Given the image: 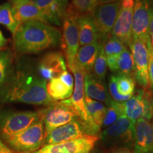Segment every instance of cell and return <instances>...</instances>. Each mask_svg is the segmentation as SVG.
Instances as JSON below:
<instances>
[{"mask_svg": "<svg viewBox=\"0 0 153 153\" xmlns=\"http://www.w3.org/2000/svg\"><path fill=\"white\" fill-rule=\"evenodd\" d=\"M47 82L31 72H13L1 92L4 101L49 106L55 102L47 91Z\"/></svg>", "mask_w": 153, "mask_h": 153, "instance_id": "obj_1", "label": "cell"}, {"mask_svg": "<svg viewBox=\"0 0 153 153\" xmlns=\"http://www.w3.org/2000/svg\"><path fill=\"white\" fill-rule=\"evenodd\" d=\"M14 47L19 54H33L61 45L62 34L56 27L40 22L21 24L14 35Z\"/></svg>", "mask_w": 153, "mask_h": 153, "instance_id": "obj_2", "label": "cell"}, {"mask_svg": "<svg viewBox=\"0 0 153 153\" xmlns=\"http://www.w3.org/2000/svg\"><path fill=\"white\" fill-rule=\"evenodd\" d=\"M45 137V127L43 121L38 118L26 129L4 140L15 152L33 153L43 146Z\"/></svg>", "mask_w": 153, "mask_h": 153, "instance_id": "obj_3", "label": "cell"}, {"mask_svg": "<svg viewBox=\"0 0 153 153\" xmlns=\"http://www.w3.org/2000/svg\"><path fill=\"white\" fill-rule=\"evenodd\" d=\"M125 114L135 128L140 118L151 121L153 116V95L146 89H138L131 98L124 102Z\"/></svg>", "mask_w": 153, "mask_h": 153, "instance_id": "obj_4", "label": "cell"}, {"mask_svg": "<svg viewBox=\"0 0 153 153\" xmlns=\"http://www.w3.org/2000/svg\"><path fill=\"white\" fill-rule=\"evenodd\" d=\"M38 117L34 111H0V135L6 139L29 127Z\"/></svg>", "mask_w": 153, "mask_h": 153, "instance_id": "obj_5", "label": "cell"}, {"mask_svg": "<svg viewBox=\"0 0 153 153\" xmlns=\"http://www.w3.org/2000/svg\"><path fill=\"white\" fill-rule=\"evenodd\" d=\"M38 117L43 121L45 135L56 128L70 123L77 118L75 113L70 106L62 101L53 104L38 112Z\"/></svg>", "mask_w": 153, "mask_h": 153, "instance_id": "obj_6", "label": "cell"}, {"mask_svg": "<svg viewBox=\"0 0 153 153\" xmlns=\"http://www.w3.org/2000/svg\"><path fill=\"white\" fill-rule=\"evenodd\" d=\"M62 35L61 45L63 55L65 57L66 65L70 71L73 68L75 57L79 48V33L76 24V19L66 12L62 20Z\"/></svg>", "mask_w": 153, "mask_h": 153, "instance_id": "obj_7", "label": "cell"}, {"mask_svg": "<svg viewBox=\"0 0 153 153\" xmlns=\"http://www.w3.org/2000/svg\"><path fill=\"white\" fill-rule=\"evenodd\" d=\"M135 128L126 114L122 115L115 123L106 128L101 138L107 145H131L134 142Z\"/></svg>", "mask_w": 153, "mask_h": 153, "instance_id": "obj_8", "label": "cell"}, {"mask_svg": "<svg viewBox=\"0 0 153 153\" xmlns=\"http://www.w3.org/2000/svg\"><path fill=\"white\" fill-rule=\"evenodd\" d=\"M135 0H120L118 14L111 36L118 38L126 47L131 48L132 44V23Z\"/></svg>", "mask_w": 153, "mask_h": 153, "instance_id": "obj_9", "label": "cell"}, {"mask_svg": "<svg viewBox=\"0 0 153 153\" xmlns=\"http://www.w3.org/2000/svg\"><path fill=\"white\" fill-rule=\"evenodd\" d=\"M134 62L133 77L142 89L149 87V55L147 41L133 40L131 46Z\"/></svg>", "mask_w": 153, "mask_h": 153, "instance_id": "obj_10", "label": "cell"}, {"mask_svg": "<svg viewBox=\"0 0 153 153\" xmlns=\"http://www.w3.org/2000/svg\"><path fill=\"white\" fill-rule=\"evenodd\" d=\"M120 1L97 6L91 16L93 22L101 36V43L114 28L119 11Z\"/></svg>", "mask_w": 153, "mask_h": 153, "instance_id": "obj_11", "label": "cell"}, {"mask_svg": "<svg viewBox=\"0 0 153 153\" xmlns=\"http://www.w3.org/2000/svg\"><path fill=\"white\" fill-rule=\"evenodd\" d=\"M97 140V135L86 134L72 140L43 145L33 153H90Z\"/></svg>", "mask_w": 153, "mask_h": 153, "instance_id": "obj_12", "label": "cell"}, {"mask_svg": "<svg viewBox=\"0 0 153 153\" xmlns=\"http://www.w3.org/2000/svg\"><path fill=\"white\" fill-rule=\"evenodd\" d=\"M153 0H135L133 23H132V41L143 40L147 41L150 38V9Z\"/></svg>", "mask_w": 153, "mask_h": 153, "instance_id": "obj_13", "label": "cell"}, {"mask_svg": "<svg viewBox=\"0 0 153 153\" xmlns=\"http://www.w3.org/2000/svg\"><path fill=\"white\" fill-rule=\"evenodd\" d=\"M85 127L78 118L53 129L45 135L43 145L57 144L79 138L86 135Z\"/></svg>", "mask_w": 153, "mask_h": 153, "instance_id": "obj_14", "label": "cell"}, {"mask_svg": "<svg viewBox=\"0 0 153 153\" xmlns=\"http://www.w3.org/2000/svg\"><path fill=\"white\" fill-rule=\"evenodd\" d=\"M65 70L67 65L64 55L57 51L45 54L41 59L38 65L39 76L46 82L58 77Z\"/></svg>", "mask_w": 153, "mask_h": 153, "instance_id": "obj_15", "label": "cell"}, {"mask_svg": "<svg viewBox=\"0 0 153 153\" xmlns=\"http://www.w3.org/2000/svg\"><path fill=\"white\" fill-rule=\"evenodd\" d=\"M134 153H153V123L140 118L135 126Z\"/></svg>", "mask_w": 153, "mask_h": 153, "instance_id": "obj_16", "label": "cell"}, {"mask_svg": "<svg viewBox=\"0 0 153 153\" xmlns=\"http://www.w3.org/2000/svg\"><path fill=\"white\" fill-rule=\"evenodd\" d=\"M13 16L19 26L28 22H40L49 24L33 0H26L11 4Z\"/></svg>", "mask_w": 153, "mask_h": 153, "instance_id": "obj_17", "label": "cell"}, {"mask_svg": "<svg viewBox=\"0 0 153 153\" xmlns=\"http://www.w3.org/2000/svg\"><path fill=\"white\" fill-rule=\"evenodd\" d=\"M48 24L61 26L66 14L69 0H33Z\"/></svg>", "mask_w": 153, "mask_h": 153, "instance_id": "obj_18", "label": "cell"}, {"mask_svg": "<svg viewBox=\"0 0 153 153\" xmlns=\"http://www.w3.org/2000/svg\"><path fill=\"white\" fill-rule=\"evenodd\" d=\"M84 85L86 96L95 101L104 103L106 106L110 104L112 99L103 81L97 79L91 73L85 72Z\"/></svg>", "mask_w": 153, "mask_h": 153, "instance_id": "obj_19", "label": "cell"}, {"mask_svg": "<svg viewBox=\"0 0 153 153\" xmlns=\"http://www.w3.org/2000/svg\"><path fill=\"white\" fill-rule=\"evenodd\" d=\"M79 33V45L82 46L101 42V36L96 28L91 16H81L76 19Z\"/></svg>", "mask_w": 153, "mask_h": 153, "instance_id": "obj_20", "label": "cell"}, {"mask_svg": "<svg viewBox=\"0 0 153 153\" xmlns=\"http://www.w3.org/2000/svg\"><path fill=\"white\" fill-rule=\"evenodd\" d=\"M101 43L100 42L85 45L79 48L75 57V63L87 73H91L98 55Z\"/></svg>", "mask_w": 153, "mask_h": 153, "instance_id": "obj_21", "label": "cell"}, {"mask_svg": "<svg viewBox=\"0 0 153 153\" xmlns=\"http://www.w3.org/2000/svg\"><path fill=\"white\" fill-rule=\"evenodd\" d=\"M46 88L50 97L55 101H61L70 98L74 90V88L67 85L59 76L49 80L47 82Z\"/></svg>", "mask_w": 153, "mask_h": 153, "instance_id": "obj_22", "label": "cell"}, {"mask_svg": "<svg viewBox=\"0 0 153 153\" xmlns=\"http://www.w3.org/2000/svg\"><path fill=\"white\" fill-rule=\"evenodd\" d=\"M98 0H71L66 12L76 19L81 16H91Z\"/></svg>", "mask_w": 153, "mask_h": 153, "instance_id": "obj_23", "label": "cell"}, {"mask_svg": "<svg viewBox=\"0 0 153 153\" xmlns=\"http://www.w3.org/2000/svg\"><path fill=\"white\" fill-rule=\"evenodd\" d=\"M14 55L10 51L2 50L0 51V92L4 89L11 74Z\"/></svg>", "mask_w": 153, "mask_h": 153, "instance_id": "obj_24", "label": "cell"}, {"mask_svg": "<svg viewBox=\"0 0 153 153\" xmlns=\"http://www.w3.org/2000/svg\"><path fill=\"white\" fill-rule=\"evenodd\" d=\"M85 101L86 109L88 114L94 120V122L97 124V126H98L101 128L105 115H106L107 107L102 103L94 100L86 95Z\"/></svg>", "mask_w": 153, "mask_h": 153, "instance_id": "obj_25", "label": "cell"}, {"mask_svg": "<svg viewBox=\"0 0 153 153\" xmlns=\"http://www.w3.org/2000/svg\"><path fill=\"white\" fill-rule=\"evenodd\" d=\"M123 114H125L124 102H118V101L112 100L107 107L106 113L101 127L106 128L115 123L118 120V118Z\"/></svg>", "mask_w": 153, "mask_h": 153, "instance_id": "obj_26", "label": "cell"}, {"mask_svg": "<svg viewBox=\"0 0 153 153\" xmlns=\"http://www.w3.org/2000/svg\"><path fill=\"white\" fill-rule=\"evenodd\" d=\"M133 70L134 62L133 55L131 51L126 47L118 57L117 73L133 77Z\"/></svg>", "mask_w": 153, "mask_h": 153, "instance_id": "obj_27", "label": "cell"}, {"mask_svg": "<svg viewBox=\"0 0 153 153\" xmlns=\"http://www.w3.org/2000/svg\"><path fill=\"white\" fill-rule=\"evenodd\" d=\"M116 88L120 95L131 97L135 93V81L133 76L116 73Z\"/></svg>", "mask_w": 153, "mask_h": 153, "instance_id": "obj_28", "label": "cell"}, {"mask_svg": "<svg viewBox=\"0 0 153 153\" xmlns=\"http://www.w3.org/2000/svg\"><path fill=\"white\" fill-rule=\"evenodd\" d=\"M0 24H3L14 35L19 25L13 16L11 4L5 3L0 6Z\"/></svg>", "mask_w": 153, "mask_h": 153, "instance_id": "obj_29", "label": "cell"}, {"mask_svg": "<svg viewBox=\"0 0 153 153\" xmlns=\"http://www.w3.org/2000/svg\"><path fill=\"white\" fill-rule=\"evenodd\" d=\"M103 48L106 57H118L126 46L114 36H108L103 41Z\"/></svg>", "mask_w": 153, "mask_h": 153, "instance_id": "obj_30", "label": "cell"}, {"mask_svg": "<svg viewBox=\"0 0 153 153\" xmlns=\"http://www.w3.org/2000/svg\"><path fill=\"white\" fill-rule=\"evenodd\" d=\"M92 72L93 75L101 81H103L106 76L107 72V62L102 43H101L99 53L96 58Z\"/></svg>", "mask_w": 153, "mask_h": 153, "instance_id": "obj_31", "label": "cell"}, {"mask_svg": "<svg viewBox=\"0 0 153 153\" xmlns=\"http://www.w3.org/2000/svg\"><path fill=\"white\" fill-rule=\"evenodd\" d=\"M116 74H111L110 76L109 80H108V87H109V92L111 97L113 100L118 101V102H126L131 97H123V96L120 95L117 91V88H116Z\"/></svg>", "mask_w": 153, "mask_h": 153, "instance_id": "obj_32", "label": "cell"}, {"mask_svg": "<svg viewBox=\"0 0 153 153\" xmlns=\"http://www.w3.org/2000/svg\"><path fill=\"white\" fill-rule=\"evenodd\" d=\"M147 45L148 49L149 63H148V74H149V87L153 93V50L150 45V38L147 41Z\"/></svg>", "mask_w": 153, "mask_h": 153, "instance_id": "obj_33", "label": "cell"}, {"mask_svg": "<svg viewBox=\"0 0 153 153\" xmlns=\"http://www.w3.org/2000/svg\"><path fill=\"white\" fill-rule=\"evenodd\" d=\"M0 153H18L11 149L9 147L0 139Z\"/></svg>", "mask_w": 153, "mask_h": 153, "instance_id": "obj_34", "label": "cell"}, {"mask_svg": "<svg viewBox=\"0 0 153 153\" xmlns=\"http://www.w3.org/2000/svg\"><path fill=\"white\" fill-rule=\"evenodd\" d=\"M7 40L4 38V36H3L2 33L0 30V51H2L3 48H4V47L7 45Z\"/></svg>", "mask_w": 153, "mask_h": 153, "instance_id": "obj_35", "label": "cell"}, {"mask_svg": "<svg viewBox=\"0 0 153 153\" xmlns=\"http://www.w3.org/2000/svg\"><path fill=\"white\" fill-rule=\"evenodd\" d=\"M110 153H134V152L128 148H118V149H117V150H115L114 151H112V152Z\"/></svg>", "mask_w": 153, "mask_h": 153, "instance_id": "obj_36", "label": "cell"}, {"mask_svg": "<svg viewBox=\"0 0 153 153\" xmlns=\"http://www.w3.org/2000/svg\"><path fill=\"white\" fill-rule=\"evenodd\" d=\"M153 30V5L150 9V25H149V33Z\"/></svg>", "mask_w": 153, "mask_h": 153, "instance_id": "obj_37", "label": "cell"}, {"mask_svg": "<svg viewBox=\"0 0 153 153\" xmlns=\"http://www.w3.org/2000/svg\"><path fill=\"white\" fill-rule=\"evenodd\" d=\"M120 1V0H98V5L103 4L112 3V2H115V1Z\"/></svg>", "mask_w": 153, "mask_h": 153, "instance_id": "obj_38", "label": "cell"}, {"mask_svg": "<svg viewBox=\"0 0 153 153\" xmlns=\"http://www.w3.org/2000/svg\"><path fill=\"white\" fill-rule=\"evenodd\" d=\"M150 34V45L152 49L153 50V30L149 33Z\"/></svg>", "mask_w": 153, "mask_h": 153, "instance_id": "obj_39", "label": "cell"}, {"mask_svg": "<svg viewBox=\"0 0 153 153\" xmlns=\"http://www.w3.org/2000/svg\"><path fill=\"white\" fill-rule=\"evenodd\" d=\"M26 1V0H11V4L16 3V2H20V1Z\"/></svg>", "mask_w": 153, "mask_h": 153, "instance_id": "obj_40", "label": "cell"}, {"mask_svg": "<svg viewBox=\"0 0 153 153\" xmlns=\"http://www.w3.org/2000/svg\"><path fill=\"white\" fill-rule=\"evenodd\" d=\"M151 122H152V123H153V116H152V120H151Z\"/></svg>", "mask_w": 153, "mask_h": 153, "instance_id": "obj_41", "label": "cell"}]
</instances>
